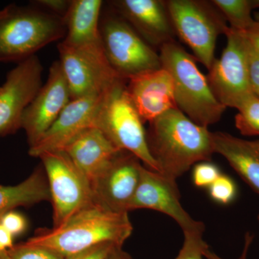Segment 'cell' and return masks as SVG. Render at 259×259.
<instances>
[{
  "label": "cell",
  "instance_id": "6da1fadb",
  "mask_svg": "<svg viewBox=\"0 0 259 259\" xmlns=\"http://www.w3.org/2000/svg\"><path fill=\"white\" fill-rule=\"evenodd\" d=\"M150 153L158 173L176 181L199 162L214 154L212 133L197 125L179 109H172L150 122Z\"/></svg>",
  "mask_w": 259,
  "mask_h": 259
},
{
  "label": "cell",
  "instance_id": "7a4b0ae2",
  "mask_svg": "<svg viewBox=\"0 0 259 259\" xmlns=\"http://www.w3.org/2000/svg\"><path fill=\"white\" fill-rule=\"evenodd\" d=\"M133 230L128 213L114 212L95 201L62 226L40 232L28 242L68 258L102 243L122 247Z\"/></svg>",
  "mask_w": 259,
  "mask_h": 259
},
{
  "label": "cell",
  "instance_id": "3957f363",
  "mask_svg": "<svg viewBox=\"0 0 259 259\" xmlns=\"http://www.w3.org/2000/svg\"><path fill=\"white\" fill-rule=\"evenodd\" d=\"M66 33L64 18L60 16L32 4L8 5L0 10V63L18 64L64 40Z\"/></svg>",
  "mask_w": 259,
  "mask_h": 259
},
{
  "label": "cell",
  "instance_id": "277c9868",
  "mask_svg": "<svg viewBox=\"0 0 259 259\" xmlns=\"http://www.w3.org/2000/svg\"><path fill=\"white\" fill-rule=\"evenodd\" d=\"M161 67L173 80L177 109L197 125L208 127L221 120L226 107L218 101L197 65V59L175 40L160 49Z\"/></svg>",
  "mask_w": 259,
  "mask_h": 259
},
{
  "label": "cell",
  "instance_id": "5b68a950",
  "mask_svg": "<svg viewBox=\"0 0 259 259\" xmlns=\"http://www.w3.org/2000/svg\"><path fill=\"white\" fill-rule=\"evenodd\" d=\"M127 81L116 83L105 94L96 126L116 147L132 153L146 168L158 172L148 148L144 120L129 96Z\"/></svg>",
  "mask_w": 259,
  "mask_h": 259
},
{
  "label": "cell",
  "instance_id": "8992f818",
  "mask_svg": "<svg viewBox=\"0 0 259 259\" xmlns=\"http://www.w3.org/2000/svg\"><path fill=\"white\" fill-rule=\"evenodd\" d=\"M167 8L176 34L193 52L197 61L210 69L220 35L229 28L212 1L168 0Z\"/></svg>",
  "mask_w": 259,
  "mask_h": 259
},
{
  "label": "cell",
  "instance_id": "52a82bcc",
  "mask_svg": "<svg viewBox=\"0 0 259 259\" xmlns=\"http://www.w3.org/2000/svg\"><path fill=\"white\" fill-rule=\"evenodd\" d=\"M100 34L107 60L123 79L161 69L159 54L122 17L100 20Z\"/></svg>",
  "mask_w": 259,
  "mask_h": 259
},
{
  "label": "cell",
  "instance_id": "ba28073f",
  "mask_svg": "<svg viewBox=\"0 0 259 259\" xmlns=\"http://www.w3.org/2000/svg\"><path fill=\"white\" fill-rule=\"evenodd\" d=\"M41 159L47 173L54 208V228L95 202L91 184L65 151L44 153Z\"/></svg>",
  "mask_w": 259,
  "mask_h": 259
},
{
  "label": "cell",
  "instance_id": "9c48e42d",
  "mask_svg": "<svg viewBox=\"0 0 259 259\" xmlns=\"http://www.w3.org/2000/svg\"><path fill=\"white\" fill-rule=\"evenodd\" d=\"M226 47L215 59L207 80L214 96L223 106L238 109L253 95L248 74L247 40L244 32L228 28L225 33Z\"/></svg>",
  "mask_w": 259,
  "mask_h": 259
},
{
  "label": "cell",
  "instance_id": "30bf717a",
  "mask_svg": "<svg viewBox=\"0 0 259 259\" xmlns=\"http://www.w3.org/2000/svg\"><path fill=\"white\" fill-rule=\"evenodd\" d=\"M42 66L37 56H30L8 73L0 87V137L21 128L24 112L42 86Z\"/></svg>",
  "mask_w": 259,
  "mask_h": 259
},
{
  "label": "cell",
  "instance_id": "8fae6325",
  "mask_svg": "<svg viewBox=\"0 0 259 259\" xmlns=\"http://www.w3.org/2000/svg\"><path fill=\"white\" fill-rule=\"evenodd\" d=\"M138 209H153L169 216L178 223L184 233L203 234V223L194 221L182 207L176 181L144 166L141 168L139 185L129 212Z\"/></svg>",
  "mask_w": 259,
  "mask_h": 259
},
{
  "label": "cell",
  "instance_id": "7c38bea8",
  "mask_svg": "<svg viewBox=\"0 0 259 259\" xmlns=\"http://www.w3.org/2000/svg\"><path fill=\"white\" fill-rule=\"evenodd\" d=\"M106 93L71 100L54 125L36 144L29 148V155L39 158L46 153L64 151L83 131L96 126Z\"/></svg>",
  "mask_w": 259,
  "mask_h": 259
},
{
  "label": "cell",
  "instance_id": "4fadbf2b",
  "mask_svg": "<svg viewBox=\"0 0 259 259\" xmlns=\"http://www.w3.org/2000/svg\"><path fill=\"white\" fill-rule=\"evenodd\" d=\"M71 95L60 61H56L49 69L47 83L24 112L21 128L25 130L29 148L34 146L71 102Z\"/></svg>",
  "mask_w": 259,
  "mask_h": 259
},
{
  "label": "cell",
  "instance_id": "5bb4252c",
  "mask_svg": "<svg viewBox=\"0 0 259 259\" xmlns=\"http://www.w3.org/2000/svg\"><path fill=\"white\" fill-rule=\"evenodd\" d=\"M58 50L71 100L106 93L116 83L127 81L111 66L100 64L64 42L58 44Z\"/></svg>",
  "mask_w": 259,
  "mask_h": 259
},
{
  "label": "cell",
  "instance_id": "9a60e30c",
  "mask_svg": "<svg viewBox=\"0 0 259 259\" xmlns=\"http://www.w3.org/2000/svg\"><path fill=\"white\" fill-rule=\"evenodd\" d=\"M142 166L134 154L122 151L92 184L95 201L114 212L128 213Z\"/></svg>",
  "mask_w": 259,
  "mask_h": 259
},
{
  "label": "cell",
  "instance_id": "2e32d148",
  "mask_svg": "<svg viewBox=\"0 0 259 259\" xmlns=\"http://www.w3.org/2000/svg\"><path fill=\"white\" fill-rule=\"evenodd\" d=\"M102 5L101 0H71L64 18L66 33L61 42L100 64L110 66L100 34Z\"/></svg>",
  "mask_w": 259,
  "mask_h": 259
},
{
  "label": "cell",
  "instance_id": "e0dca14e",
  "mask_svg": "<svg viewBox=\"0 0 259 259\" xmlns=\"http://www.w3.org/2000/svg\"><path fill=\"white\" fill-rule=\"evenodd\" d=\"M116 11L151 47L161 49L176 35L166 2L161 0L112 1Z\"/></svg>",
  "mask_w": 259,
  "mask_h": 259
},
{
  "label": "cell",
  "instance_id": "ac0fdd59",
  "mask_svg": "<svg viewBox=\"0 0 259 259\" xmlns=\"http://www.w3.org/2000/svg\"><path fill=\"white\" fill-rule=\"evenodd\" d=\"M127 90L144 122H152L165 112L177 108L173 80L163 68L130 78Z\"/></svg>",
  "mask_w": 259,
  "mask_h": 259
},
{
  "label": "cell",
  "instance_id": "d6986e66",
  "mask_svg": "<svg viewBox=\"0 0 259 259\" xmlns=\"http://www.w3.org/2000/svg\"><path fill=\"white\" fill-rule=\"evenodd\" d=\"M64 151L92 186L123 151L116 147L101 130L94 126L71 141Z\"/></svg>",
  "mask_w": 259,
  "mask_h": 259
},
{
  "label": "cell",
  "instance_id": "ffe728a7",
  "mask_svg": "<svg viewBox=\"0 0 259 259\" xmlns=\"http://www.w3.org/2000/svg\"><path fill=\"white\" fill-rule=\"evenodd\" d=\"M213 147L259 194V141H250L223 132L212 133Z\"/></svg>",
  "mask_w": 259,
  "mask_h": 259
},
{
  "label": "cell",
  "instance_id": "44dd1931",
  "mask_svg": "<svg viewBox=\"0 0 259 259\" xmlns=\"http://www.w3.org/2000/svg\"><path fill=\"white\" fill-rule=\"evenodd\" d=\"M50 199L47 180L37 169L21 183L0 185V220L20 206H28Z\"/></svg>",
  "mask_w": 259,
  "mask_h": 259
},
{
  "label": "cell",
  "instance_id": "7402d4cb",
  "mask_svg": "<svg viewBox=\"0 0 259 259\" xmlns=\"http://www.w3.org/2000/svg\"><path fill=\"white\" fill-rule=\"evenodd\" d=\"M212 3L233 30L245 33L254 26L255 20L252 16V10H254L253 0H212Z\"/></svg>",
  "mask_w": 259,
  "mask_h": 259
},
{
  "label": "cell",
  "instance_id": "603a6c76",
  "mask_svg": "<svg viewBox=\"0 0 259 259\" xmlns=\"http://www.w3.org/2000/svg\"><path fill=\"white\" fill-rule=\"evenodd\" d=\"M235 117L237 129L243 136H259V98L254 94L240 105Z\"/></svg>",
  "mask_w": 259,
  "mask_h": 259
},
{
  "label": "cell",
  "instance_id": "cb8c5ba5",
  "mask_svg": "<svg viewBox=\"0 0 259 259\" xmlns=\"http://www.w3.org/2000/svg\"><path fill=\"white\" fill-rule=\"evenodd\" d=\"M8 250L11 259H66L52 250L28 241L14 245Z\"/></svg>",
  "mask_w": 259,
  "mask_h": 259
},
{
  "label": "cell",
  "instance_id": "d4e9b609",
  "mask_svg": "<svg viewBox=\"0 0 259 259\" xmlns=\"http://www.w3.org/2000/svg\"><path fill=\"white\" fill-rule=\"evenodd\" d=\"M208 189L211 198L218 203L228 204L236 199V183L231 177L223 174L213 182Z\"/></svg>",
  "mask_w": 259,
  "mask_h": 259
},
{
  "label": "cell",
  "instance_id": "484cf974",
  "mask_svg": "<svg viewBox=\"0 0 259 259\" xmlns=\"http://www.w3.org/2000/svg\"><path fill=\"white\" fill-rule=\"evenodd\" d=\"M201 233H184L183 246L176 259H204V250L208 248Z\"/></svg>",
  "mask_w": 259,
  "mask_h": 259
},
{
  "label": "cell",
  "instance_id": "4316f807",
  "mask_svg": "<svg viewBox=\"0 0 259 259\" xmlns=\"http://www.w3.org/2000/svg\"><path fill=\"white\" fill-rule=\"evenodd\" d=\"M221 175L219 168L214 163L209 161L199 162L194 167L192 180L197 187L209 188Z\"/></svg>",
  "mask_w": 259,
  "mask_h": 259
},
{
  "label": "cell",
  "instance_id": "83f0119b",
  "mask_svg": "<svg viewBox=\"0 0 259 259\" xmlns=\"http://www.w3.org/2000/svg\"><path fill=\"white\" fill-rule=\"evenodd\" d=\"M246 40L250 88L253 93L259 98V57L247 37Z\"/></svg>",
  "mask_w": 259,
  "mask_h": 259
},
{
  "label": "cell",
  "instance_id": "f1b7e54d",
  "mask_svg": "<svg viewBox=\"0 0 259 259\" xmlns=\"http://www.w3.org/2000/svg\"><path fill=\"white\" fill-rule=\"evenodd\" d=\"M0 223L13 236L21 234L27 228V221L25 217L13 210L6 213L0 220Z\"/></svg>",
  "mask_w": 259,
  "mask_h": 259
},
{
  "label": "cell",
  "instance_id": "f546056e",
  "mask_svg": "<svg viewBox=\"0 0 259 259\" xmlns=\"http://www.w3.org/2000/svg\"><path fill=\"white\" fill-rule=\"evenodd\" d=\"M31 4L37 8L53 13V14L64 18L71 5V1L68 0H37L32 1Z\"/></svg>",
  "mask_w": 259,
  "mask_h": 259
},
{
  "label": "cell",
  "instance_id": "4dcf8cb0",
  "mask_svg": "<svg viewBox=\"0 0 259 259\" xmlns=\"http://www.w3.org/2000/svg\"><path fill=\"white\" fill-rule=\"evenodd\" d=\"M117 246L113 243H102L66 259H106L112 250Z\"/></svg>",
  "mask_w": 259,
  "mask_h": 259
},
{
  "label": "cell",
  "instance_id": "1f68e13d",
  "mask_svg": "<svg viewBox=\"0 0 259 259\" xmlns=\"http://www.w3.org/2000/svg\"><path fill=\"white\" fill-rule=\"evenodd\" d=\"M13 246V235L0 223V250H8Z\"/></svg>",
  "mask_w": 259,
  "mask_h": 259
},
{
  "label": "cell",
  "instance_id": "d6a6232c",
  "mask_svg": "<svg viewBox=\"0 0 259 259\" xmlns=\"http://www.w3.org/2000/svg\"><path fill=\"white\" fill-rule=\"evenodd\" d=\"M245 34L259 57V23L255 21L254 26Z\"/></svg>",
  "mask_w": 259,
  "mask_h": 259
},
{
  "label": "cell",
  "instance_id": "836d02e7",
  "mask_svg": "<svg viewBox=\"0 0 259 259\" xmlns=\"http://www.w3.org/2000/svg\"><path fill=\"white\" fill-rule=\"evenodd\" d=\"M106 259H133L127 253L122 249V247L117 246L114 248L107 255Z\"/></svg>",
  "mask_w": 259,
  "mask_h": 259
},
{
  "label": "cell",
  "instance_id": "e575fe53",
  "mask_svg": "<svg viewBox=\"0 0 259 259\" xmlns=\"http://www.w3.org/2000/svg\"><path fill=\"white\" fill-rule=\"evenodd\" d=\"M0 259H11L8 250H0Z\"/></svg>",
  "mask_w": 259,
  "mask_h": 259
},
{
  "label": "cell",
  "instance_id": "d590c367",
  "mask_svg": "<svg viewBox=\"0 0 259 259\" xmlns=\"http://www.w3.org/2000/svg\"><path fill=\"white\" fill-rule=\"evenodd\" d=\"M254 19L255 21H256L257 23H259V12H258V13H255Z\"/></svg>",
  "mask_w": 259,
  "mask_h": 259
},
{
  "label": "cell",
  "instance_id": "8d00e7d4",
  "mask_svg": "<svg viewBox=\"0 0 259 259\" xmlns=\"http://www.w3.org/2000/svg\"><path fill=\"white\" fill-rule=\"evenodd\" d=\"M258 223H259V214H258Z\"/></svg>",
  "mask_w": 259,
  "mask_h": 259
}]
</instances>
